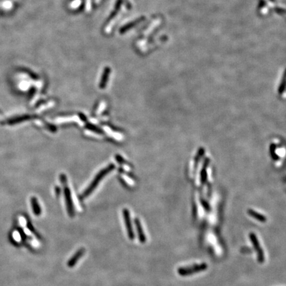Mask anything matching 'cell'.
I'll list each match as a JSON object with an SVG mask.
<instances>
[{
  "mask_svg": "<svg viewBox=\"0 0 286 286\" xmlns=\"http://www.w3.org/2000/svg\"><path fill=\"white\" fill-rule=\"evenodd\" d=\"M115 165H113V164H110L108 167H107V168H105L103 170L99 171V174L96 175L95 178L93 180V182H92L91 183L89 186V187H87L86 190L84 191V192H83L82 194L81 195V196L80 197V199H86V197H88L89 195L91 194V193L93 192V191L95 190V188L97 187V186H98V185L99 184V183L101 181H102V179L108 173H109L110 171H113L114 169H115Z\"/></svg>",
  "mask_w": 286,
  "mask_h": 286,
  "instance_id": "1",
  "label": "cell"
},
{
  "mask_svg": "<svg viewBox=\"0 0 286 286\" xmlns=\"http://www.w3.org/2000/svg\"><path fill=\"white\" fill-rule=\"evenodd\" d=\"M207 268V265L205 264H202L195 265L191 267H182L178 268V273L180 276H186L194 274V273L196 272L203 271Z\"/></svg>",
  "mask_w": 286,
  "mask_h": 286,
  "instance_id": "2",
  "label": "cell"
},
{
  "mask_svg": "<svg viewBox=\"0 0 286 286\" xmlns=\"http://www.w3.org/2000/svg\"><path fill=\"white\" fill-rule=\"evenodd\" d=\"M123 219H124V222H125V225L126 230L127 232V235H128V237L130 240H133L135 239V235L133 225H132V223H131L129 211L127 209H123Z\"/></svg>",
  "mask_w": 286,
  "mask_h": 286,
  "instance_id": "3",
  "label": "cell"
},
{
  "mask_svg": "<svg viewBox=\"0 0 286 286\" xmlns=\"http://www.w3.org/2000/svg\"><path fill=\"white\" fill-rule=\"evenodd\" d=\"M64 195L66 205V209L68 215L70 217H73L74 215H75V212H74V207L72 202L71 193H70V189L68 187H65L64 188Z\"/></svg>",
  "mask_w": 286,
  "mask_h": 286,
  "instance_id": "4",
  "label": "cell"
},
{
  "mask_svg": "<svg viewBox=\"0 0 286 286\" xmlns=\"http://www.w3.org/2000/svg\"><path fill=\"white\" fill-rule=\"evenodd\" d=\"M86 252V249L83 248H79L77 251L73 254V256L70 258L67 262V266L68 268H73L76 266L77 262L79 261Z\"/></svg>",
  "mask_w": 286,
  "mask_h": 286,
  "instance_id": "5",
  "label": "cell"
},
{
  "mask_svg": "<svg viewBox=\"0 0 286 286\" xmlns=\"http://www.w3.org/2000/svg\"><path fill=\"white\" fill-rule=\"evenodd\" d=\"M134 223H135L136 231V232H137L138 238H139L140 243H141L143 244L146 243L147 237H146V235H145L144 231L143 230V228L142 227L141 223H140L139 219L135 218L134 220Z\"/></svg>",
  "mask_w": 286,
  "mask_h": 286,
  "instance_id": "6",
  "label": "cell"
},
{
  "mask_svg": "<svg viewBox=\"0 0 286 286\" xmlns=\"http://www.w3.org/2000/svg\"><path fill=\"white\" fill-rule=\"evenodd\" d=\"M250 239H251L252 243H253L254 246L256 250V252L258 253V260L259 262H262L264 261V254H263V252L260 248V244L258 243V241L257 240L256 236V235H254L253 233H251V234L250 235Z\"/></svg>",
  "mask_w": 286,
  "mask_h": 286,
  "instance_id": "7",
  "label": "cell"
},
{
  "mask_svg": "<svg viewBox=\"0 0 286 286\" xmlns=\"http://www.w3.org/2000/svg\"><path fill=\"white\" fill-rule=\"evenodd\" d=\"M32 204H33V209L34 213L36 215H39L41 213V209L40 208L37 201L35 199H32Z\"/></svg>",
  "mask_w": 286,
  "mask_h": 286,
  "instance_id": "8",
  "label": "cell"
},
{
  "mask_svg": "<svg viewBox=\"0 0 286 286\" xmlns=\"http://www.w3.org/2000/svg\"><path fill=\"white\" fill-rule=\"evenodd\" d=\"M250 215H252V216H253L254 217H255L256 219H257L258 220H259V221H266V218L264 217H263L261 215H259V214H257L255 212H250Z\"/></svg>",
  "mask_w": 286,
  "mask_h": 286,
  "instance_id": "9",
  "label": "cell"
},
{
  "mask_svg": "<svg viewBox=\"0 0 286 286\" xmlns=\"http://www.w3.org/2000/svg\"><path fill=\"white\" fill-rule=\"evenodd\" d=\"M116 158H117V160L119 162H121H121H123V158L121 156H119V155L116 156Z\"/></svg>",
  "mask_w": 286,
  "mask_h": 286,
  "instance_id": "10",
  "label": "cell"
}]
</instances>
